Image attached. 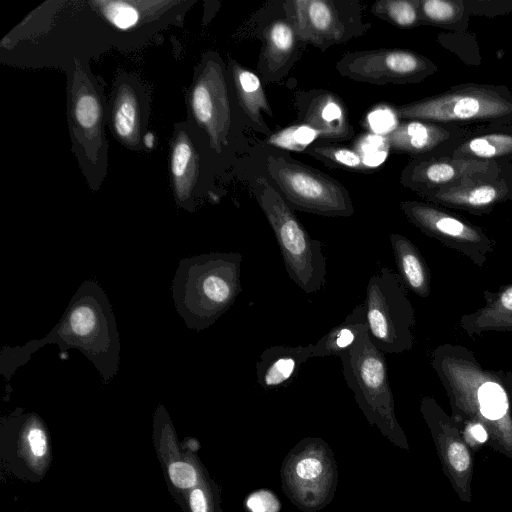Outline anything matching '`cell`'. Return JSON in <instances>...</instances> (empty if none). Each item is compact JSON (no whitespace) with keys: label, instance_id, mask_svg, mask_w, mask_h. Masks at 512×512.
<instances>
[{"label":"cell","instance_id":"cell-1","mask_svg":"<svg viewBox=\"0 0 512 512\" xmlns=\"http://www.w3.org/2000/svg\"><path fill=\"white\" fill-rule=\"evenodd\" d=\"M431 365L450 402L455 424L472 421L489 433V446L512 460V408L505 372L484 368L462 345H438Z\"/></svg>","mask_w":512,"mask_h":512},{"label":"cell","instance_id":"cell-2","mask_svg":"<svg viewBox=\"0 0 512 512\" xmlns=\"http://www.w3.org/2000/svg\"><path fill=\"white\" fill-rule=\"evenodd\" d=\"M241 263L240 253L216 252L189 259L180 267L175 294L190 327L212 325L233 305L241 292Z\"/></svg>","mask_w":512,"mask_h":512},{"label":"cell","instance_id":"cell-3","mask_svg":"<svg viewBox=\"0 0 512 512\" xmlns=\"http://www.w3.org/2000/svg\"><path fill=\"white\" fill-rule=\"evenodd\" d=\"M400 120L460 127L512 124V91L505 85L462 83L395 107Z\"/></svg>","mask_w":512,"mask_h":512},{"label":"cell","instance_id":"cell-4","mask_svg":"<svg viewBox=\"0 0 512 512\" xmlns=\"http://www.w3.org/2000/svg\"><path fill=\"white\" fill-rule=\"evenodd\" d=\"M339 358L346 384L369 424L377 426L393 445L409 450L407 437L396 417L385 354L365 332Z\"/></svg>","mask_w":512,"mask_h":512},{"label":"cell","instance_id":"cell-5","mask_svg":"<svg viewBox=\"0 0 512 512\" xmlns=\"http://www.w3.org/2000/svg\"><path fill=\"white\" fill-rule=\"evenodd\" d=\"M253 193L274 232L290 279L307 294L320 291L326 283L324 244L310 237L266 178L255 179Z\"/></svg>","mask_w":512,"mask_h":512},{"label":"cell","instance_id":"cell-6","mask_svg":"<svg viewBox=\"0 0 512 512\" xmlns=\"http://www.w3.org/2000/svg\"><path fill=\"white\" fill-rule=\"evenodd\" d=\"M368 334L384 354H398L412 349L415 309L398 273L387 266L371 275L364 302Z\"/></svg>","mask_w":512,"mask_h":512},{"label":"cell","instance_id":"cell-7","mask_svg":"<svg viewBox=\"0 0 512 512\" xmlns=\"http://www.w3.org/2000/svg\"><path fill=\"white\" fill-rule=\"evenodd\" d=\"M282 490L303 512H316L333 499L338 470L331 447L321 438L306 437L286 455L281 466Z\"/></svg>","mask_w":512,"mask_h":512},{"label":"cell","instance_id":"cell-8","mask_svg":"<svg viewBox=\"0 0 512 512\" xmlns=\"http://www.w3.org/2000/svg\"><path fill=\"white\" fill-rule=\"evenodd\" d=\"M267 170L294 209L327 217H349L354 206L336 179L282 155H270Z\"/></svg>","mask_w":512,"mask_h":512},{"label":"cell","instance_id":"cell-9","mask_svg":"<svg viewBox=\"0 0 512 512\" xmlns=\"http://www.w3.org/2000/svg\"><path fill=\"white\" fill-rule=\"evenodd\" d=\"M52 463V443L44 420L34 412L16 409L0 423L1 471L18 480L38 483Z\"/></svg>","mask_w":512,"mask_h":512},{"label":"cell","instance_id":"cell-10","mask_svg":"<svg viewBox=\"0 0 512 512\" xmlns=\"http://www.w3.org/2000/svg\"><path fill=\"white\" fill-rule=\"evenodd\" d=\"M283 6L299 40L322 51L361 36L371 28V23L363 21V9L357 1L290 0Z\"/></svg>","mask_w":512,"mask_h":512},{"label":"cell","instance_id":"cell-11","mask_svg":"<svg viewBox=\"0 0 512 512\" xmlns=\"http://www.w3.org/2000/svg\"><path fill=\"white\" fill-rule=\"evenodd\" d=\"M408 221L430 238L466 256L482 268L495 240L486 231L442 206L423 201L400 202Z\"/></svg>","mask_w":512,"mask_h":512},{"label":"cell","instance_id":"cell-12","mask_svg":"<svg viewBox=\"0 0 512 512\" xmlns=\"http://www.w3.org/2000/svg\"><path fill=\"white\" fill-rule=\"evenodd\" d=\"M338 73L370 84H414L438 71L426 56L408 49L380 48L344 54L336 63Z\"/></svg>","mask_w":512,"mask_h":512},{"label":"cell","instance_id":"cell-13","mask_svg":"<svg viewBox=\"0 0 512 512\" xmlns=\"http://www.w3.org/2000/svg\"><path fill=\"white\" fill-rule=\"evenodd\" d=\"M191 115L205 132L211 149L222 152L228 145L231 106L223 63L217 55H207L195 74L189 95Z\"/></svg>","mask_w":512,"mask_h":512},{"label":"cell","instance_id":"cell-14","mask_svg":"<svg viewBox=\"0 0 512 512\" xmlns=\"http://www.w3.org/2000/svg\"><path fill=\"white\" fill-rule=\"evenodd\" d=\"M419 195L447 209L477 216L489 214L498 205L512 201V162L495 161L450 186Z\"/></svg>","mask_w":512,"mask_h":512},{"label":"cell","instance_id":"cell-15","mask_svg":"<svg viewBox=\"0 0 512 512\" xmlns=\"http://www.w3.org/2000/svg\"><path fill=\"white\" fill-rule=\"evenodd\" d=\"M420 412L430 430L442 470L462 502L472 500L474 457L451 417L437 401L423 396Z\"/></svg>","mask_w":512,"mask_h":512},{"label":"cell","instance_id":"cell-16","mask_svg":"<svg viewBox=\"0 0 512 512\" xmlns=\"http://www.w3.org/2000/svg\"><path fill=\"white\" fill-rule=\"evenodd\" d=\"M98 294L82 292L77 294L62 320L58 335L69 341L72 346L86 351L95 365L100 364L104 356L113 358L114 350L118 351L116 331L111 321L109 310Z\"/></svg>","mask_w":512,"mask_h":512},{"label":"cell","instance_id":"cell-17","mask_svg":"<svg viewBox=\"0 0 512 512\" xmlns=\"http://www.w3.org/2000/svg\"><path fill=\"white\" fill-rule=\"evenodd\" d=\"M152 441L168 490L178 504L208 471L198 455L187 451L178 440L169 414L162 405L158 406L153 417Z\"/></svg>","mask_w":512,"mask_h":512},{"label":"cell","instance_id":"cell-18","mask_svg":"<svg viewBox=\"0 0 512 512\" xmlns=\"http://www.w3.org/2000/svg\"><path fill=\"white\" fill-rule=\"evenodd\" d=\"M468 128L421 120H402L385 136L390 150L411 158L450 155Z\"/></svg>","mask_w":512,"mask_h":512},{"label":"cell","instance_id":"cell-19","mask_svg":"<svg viewBox=\"0 0 512 512\" xmlns=\"http://www.w3.org/2000/svg\"><path fill=\"white\" fill-rule=\"evenodd\" d=\"M70 95V114L75 143L90 159L102 152L103 104L91 79L80 68L76 70Z\"/></svg>","mask_w":512,"mask_h":512},{"label":"cell","instance_id":"cell-20","mask_svg":"<svg viewBox=\"0 0 512 512\" xmlns=\"http://www.w3.org/2000/svg\"><path fill=\"white\" fill-rule=\"evenodd\" d=\"M495 161L460 159L450 155L411 158L400 174V183L417 193L450 186Z\"/></svg>","mask_w":512,"mask_h":512},{"label":"cell","instance_id":"cell-21","mask_svg":"<svg viewBox=\"0 0 512 512\" xmlns=\"http://www.w3.org/2000/svg\"><path fill=\"white\" fill-rule=\"evenodd\" d=\"M300 123L314 129L319 139L343 141L355 135L342 99L327 90L313 89L295 94Z\"/></svg>","mask_w":512,"mask_h":512},{"label":"cell","instance_id":"cell-22","mask_svg":"<svg viewBox=\"0 0 512 512\" xmlns=\"http://www.w3.org/2000/svg\"><path fill=\"white\" fill-rule=\"evenodd\" d=\"M170 171L176 200L188 206L195 199L201 182V154L192 129L178 127L172 140Z\"/></svg>","mask_w":512,"mask_h":512},{"label":"cell","instance_id":"cell-23","mask_svg":"<svg viewBox=\"0 0 512 512\" xmlns=\"http://www.w3.org/2000/svg\"><path fill=\"white\" fill-rule=\"evenodd\" d=\"M299 38L285 19L270 23L264 31V46L258 62V71L266 81H278L287 74L297 56Z\"/></svg>","mask_w":512,"mask_h":512},{"label":"cell","instance_id":"cell-24","mask_svg":"<svg viewBox=\"0 0 512 512\" xmlns=\"http://www.w3.org/2000/svg\"><path fill=\"white\" fill-rule=\"evenodd\" d=\"M314 344L276 345L266 348L256 363L257 382L264 389L286 387L302 365L313 358Z\"/></svg>","mask_w":512,"mask_h":512},{"label":"cell","instance_id":"cell-25","mask_svg":"<svg viewBox=\"0 0 512 512\" xmlns=\"http://www.w3.org/2000/svg\"><path fill=\"white\" fill-rule=\"evenodd\" d=\"M111 127L118 140L136 148L144 127V94L131 81H121L112 98Z\"/></svg>","mask_w":512,"mask_h":512},{"label":"cell","instance_id":"cell-26","mask_svg":"<svg viewBox=\"0 0 512 512\" xmlns=\"http://www.w3.org/2000/svg\"><path fill=\"white\" fill-rule=\"evenodd\" d=\"M451 156L479 161L512 162V124L469 129L453 149Z\"/></svg>","mask_w":512,"mask_h":512},{"label":"cell","instance_id":"cell-27","mask_svg":"<svg viewBox=\"0 0 512 512\" xmlns=\"http://www.w3.org/2000/svg\"><path fill=\"white\" fill-rule=\"evenodd\" d=\"M484 306L460 318L459 327L469 336L512 331V283L497 291H484Z\"/></svg>","mask_w":512,"mask_h":512},{"label":"cell","instance_id":"cell-28","mask_svg":"<svg viewBox=\"0 0 512 512\" xmlns=\"http://www.w3.org/2000/svg\"><path fill=\"white\" fill-rule=\"evenodd\" d=\"M389 238L398 274L406 288L421 298H427L431 292V274L425 258L407 237L391 233Z\"/></svg>","mask_w":512,"mask_h":512},{"label":"cell","instance_id":"cell-29","mask_svg":"<svg viewBox=\"0 0 512 512\" xmlns=\"http://www.w3.org/2000/svg\"><path fill=\"white\" fill-rule=\"evenodd\" d=\"M231 75L240 107L248 116L254 129L268 135L270 129L262 117V112L271 117L273 113L260 78L235 61L231 63Z\"/></svg>","mask_w":512,"mask_h":512},{"label":"cell","instance_id":"cell-30","mask_svg":"<svg viewBox=\"0 0 512 512\" xmlns=\"http://www.w3.org/2000/svg\"><path fill=\"white\" fill-rule=\"evenodd\" d=\"M365 332H368L365 307L364 304H359L341 323L330 329L314 344L313 357H339Z\"/></svg>","mask_w":512,"mask_h":512},{"label":"cell","instance_id":"cell-31","mask_svg":"<svg viewBox=\"0 0 512 512\" xmlns=\"http://www.w3.org/2000/svg\"><path fill=\"white\" fill-rule=\"evenodd\" d=\"M420 25L465 32L471 16L467 0H419Z\"/></svg>","mask_w":512,"mask_h":512},{"label":"cell","instance_id":"cell-32","mask_svg":"<svg viewBox=\"0 0 512 512\" xmlns=\"http://www.w3.org/2000/svg\"><path fill=\"white\" fill-rule=\"evenodd\" d=\"M178 505L183 512H221L220 488L207 472L198 485L183 495Z\"/></svg>","mask_w":512,"mask_h":512},{"label":"cell","instance_id":"cell-33","mask_svg":"<svg viewBox=\"0 0 512 512\" xmlns=\"http://www.w3.org/2000/svg\"><path fill=\"white\" fill-rule=\"evenodd\" d=\"M371 11L400 28L420 25L419 0H380L372 5Z\"/></svg>","mask_w":512,"mask_h":512},{"label":"cell","instance_id":"cell-34","mask_svg":"<svg viewBox=\"0 0 512 512\" xmlns=\"http://www.w3.org/2000/svg\"><path fill=\"white\" fill-rule=\"evenodd\" d=\"M316 139H319V136L314 129L298 123L270 134L267 143L277 148L302 152L307 150Z\"/></svg>","mask_w":512,"mask_h":512},{"label":"cell","instance_id":"cell-35","mask_svg":"<svg viewBox=\"0 0 512 512\" xmlns=\"http://www.w3.org/2000/svg\"><path fill=\"white\" fill-rule=\"evenodd\" d=\"M306 151L327 165L354 171L368 170L354 149L334 145H312Z\"/></svg>","mask_w":512,"mask_h":512},{"label":"cell","instance_id":"cell-36","mask_svg":"<svg viewBox=\"0 0 512 512\" xmlns=\"http://www.w3.org/2000/svg\"><path fill=\"white\" fill-rule=\"evenodd\" d=\"M354 150L368 170L379 167L387 158L390 147L384 136L367 133L358 138Z\"/></svg>","mask_w":512,"mask_h":512},{"label":"cell","instance_id":"cell-37","mask_svg":"<svg viewBox=\"0 0 512 512\" xmlns=\"http://www.w3.org/2000/svg\"><path fill=\"white\" fill-rule=\"evenodd\" d=\"M366 122L371 133L385 137L396 129L400 119L395 107L380 104L369 112Z\"/></svg>","mask_w":512,"mask_h":512},{"label":"cell","instance_id":"cell-38","mask_svg":"<svg viewBox=\"0 0 512 512\" xmlns=\"http://www.w3.org/2000/svg\"><path fill=\"white\" fill-rule=\"evenodd\" d=\"M104 13L112 24L121 29L134 26L139 20V12L136 7L126 2H109Z\"/></svg>","mask_w":512,"mask_h":512},{"label":"cell","instance_id":"cell-39","mask_svg":"<svg viewBox=\"0 0 512 512\" xmlns=\"http://www.w3.org/2000/svg\"><path fill=\"white\" fill-rule=\"evenodd\" d=\"M247 512H279L281 502L277 495L269 489H258L251 492L244 501Z\"/></svg>","mask_w":512,"mask_h":512},{"label":"cell","instance_id":"cell-40","mask_svg":"<svg viewBox=\"0 0 512 512\" xmlns=\"http://www.w3.org/2000/svg\"><path fill=\"white\" fill-rule=\"evenodd\" d=\"M455 425L471 450H478L485 444L489 445V433L482 424L466 421Z\"/></svg>","mask_w":512,"mask_h":512},{"label":"cell","instance_id":"cell-41","mask_svg":"<svg viewBox=\"0 0 512 512\" xmlns=\"http://www.w3.org/2000/svg\"><path fill=\"white\" fill-rule=\"evenodd\" d=\"M181 443L187 451L195 453V454H197V452L200 449V443L196 438L188 437L185 440H183Z\"/></svg>","mask_w":512,"mask_h":512},{"label":"cell","instance_id":"cell-42","mask_svg":"<svg viewBox=\"0 0 512 512\" xmlns=\"http://www.w3.org/2000/svg\"><path fill=\"white\" fill-rule=\"evenodd\" d=\"M505 386L509 396L511 408H512V370L505 372Z\"/></svg>","mask_w":512,"mask_h":512}]
</instances>
